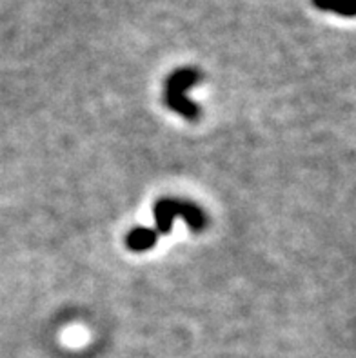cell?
Returning <instances> with one entry per match:
<instances>
[{
    "label": "cell",
    "mask_w": 356,
    "mask_h": 358,
    "mask_svg": "<svg viewBox=\"0 0 356 358\" xmlns=\"http://www.w3.org/2000/svg\"><path fill=\"white\" fill-rule=\"evenodd\" d=\"M153 215L157 220V233L167 235L173 229V220L175 217H182L191 227V231L200 233L208 226V217L202 211V208L187 200L178 199H160L155 202Z\"/></svg>",
    "instance_id": "obj_1"
},
{
    "label": "cell",
    "mask_w": 356,
    "mask_h": 358,
    "mask_svg": "<svg viewBox=\"0 0 356 358\" xmlns=\"http://www.w3.org/2000/svg\"><path fill=\"white\" fill-rule=\"evenodd\" d=\"M202 75L193 68H182L171 73L166 80V90H164V104L175 113L182 115L187 120H199L200 106L191 102L185 96V91L199 84Z\"/></svg>",
    "instance_id": "obj_2"
},
{
    "label": "cell",
    "mask_w": 356,
    "mask_h": 358,
    "mask_svg": "<svg viewBox=\"0 0 356 358\" xmlns=\"http://www.w3.org/2000/svg\"><path fill=\"white\" fill-rule=\"evenodd\" d=\"M158 242V233L153 227H135L126 236V245L131 251L142 253L155 248Z\"/></svg>",
    "instance_id": "obj_3"
},
{
    "label": "cell",
    "mask_w": 356,
    "mask_h": 358,
    "mask_svg": "<svg viewBox=\"0 0 356 358\" xmlns=\"http://www.w3.org/2000/svg\"><path fill=\"white\" fill-rule=\"evenodd\" d=\"M313 4L322 11H333L336 15H343V17H355L356 9L355 6H349L342 0H313Z\"/></svg>",
    "instance_id": "obj_4"
},
{
    "label": "cell",
    "mask_w": 356,
    "mask_h": 358,
    "mask_svg": "<svg viewBox=\"0 0 356 358\" xmlns=\"http://www.w3.org/2000/svg\"><path fill=\"white\" fill-rule=\"evenodd\" d=\"M342 2H346V4H349V6H355L356 0H342Z\"/></svg>",
    "instance_id": "obj_5"
}]
</instances>
